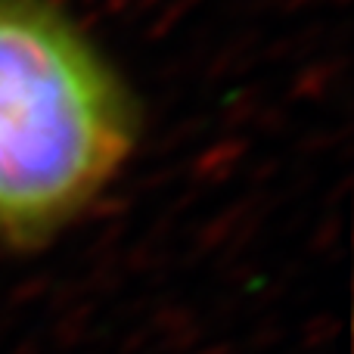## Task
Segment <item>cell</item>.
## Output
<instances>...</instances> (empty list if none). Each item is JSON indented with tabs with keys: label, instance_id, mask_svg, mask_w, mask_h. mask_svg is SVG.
I'll return each instance as SVG.
<instances>
[{
	"label": "cell",
	"instance_id": "6da1fadb",
	"mask_svg": "<svg viewBox=\"0 0 354 354\" xmlns=\"http://www.w3.org/2000/svg\"><path fill=\"white\" fill-rule=\"evenodd\" d=\"M140 115L118 72L50 0H0V239L37 245L134 153Z\"/></svg>",
	"mask_w": 354,
	"mask_h": 354
}]
</instances>
